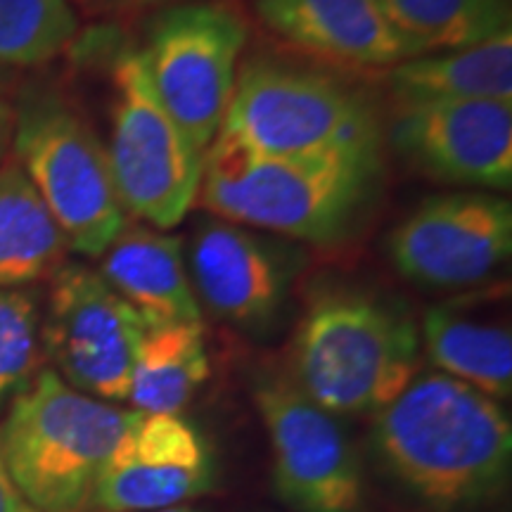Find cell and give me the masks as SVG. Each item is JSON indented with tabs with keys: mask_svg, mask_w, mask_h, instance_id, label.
Segmentation results:
<instances>
[{
	"mask_svg": "<svg viewBox=\"0 0 512 512\" xmlns=\"http://www.w3.org/2000/svg\"><path fill=\"white\" fill-rule=\"evenodd\" d=\"M373 453L413 501L437 512L470 510L508 489L512 422L501 401L439 370H420L373 415Z\"/></svg>",
	"mask_w": 512,
	"mask_h": 512,
	"instance_id": "6da1fadb",
	"label": "cell"
},
{
	"mask_svg": "<svg viewBox=\"0 0 512 512\" xmlns=\"http://www.w3.org/2000/svg\"><path fill=\"white\" fill-rule=\"evenodd\" d=\"M382 150L261 155L216 136L197 200L211 216L285 240L337 245L366 219L380 192Z\"/></svg>",
	"mask_w": 512,
	"mask_h": 512,
	"instance_id": "7a4b0ae2",
	"label": "cell"
},
{
	"mask_svg": "<svg viewBox=\"0 0 512 512\" xmlns=\"http://www.w3.org/2000/svg\"><path fill=\"white\" fill-rule=\"evenodd\" d=\"M420 368L418 320L406 306L370 287L330 283L304 306L287 373L337 418H373Z\"/></svg>",
	"mask_w": 512,
	"mask_h": 512,
	"instance_id": "3957f363",
	"label": "cell"
},
{
	"mask_svg": "<svg viewBox=\"0 0 512 512\" xmlns=\"http://www.w3.org/2000/svg\"><path fill=\"white\" fill-rule=\"evenodd\" d=\"M133 411L76 392L41 368L0 422V458L38 512H88Z\"/></svg>",
	"mask_w": 512,
	"mask_h": 512,
	"instance_id": "277c9868",
	"label": "cell"
},
{
	"mask_svg": "<svg viewBox=\"0 0 512 512\" xmlns=\"http://www.w3.org/2000/svg\"><path fill=\"white\" fill-rule=\"evenodd\" d=\"M12 107V159L46 202L69 252L98 259L128 221L100 133L50 81L24 83Z\"/></svg>",
	"mask_w": 512,
	"mask_h": 512,
	"instance_id": "5b68a950",
	"label": "cell"
},
{
	"mask_svg": "<svg viewBox=\"0 0 512 512\" xmlns=\"http://www.w3.org/2000/svg\"><path fill=\"white\" fill-rule=\"evenodd\" d=\"M216 136L283 157L384 145L380 114L361 88L275 57L245 62Z\"/></svg>",
	"mask_w": 512,
	"mask_h": 512,
	"instance_id": "8992f818",
	"label": "cell"
},
{
	"mask_svg": "<svg viewBox=\"0 0 512 512\" xmlns=\"http://www.w3.org/2000/svg\"><path fill=\"white\" fill-rule=\"evenodd\" d=\"M110 159L114 188L128 219L169 230L197 202L204 152L164 110L138 48H119L110 64Z\"/></svg>",
	"mask_w": 512,
	"mask_h": 512,
	"instance_id": "52a82bcc",
	"label": "cell"
},
{
	"mask_svg": "<svg viewBox=\"0 0 512 512\" xmlns=\"http://www.w3.org/2000/svg\"><path fill=\"white\" fill-rule=\"evenodd\" d=\"M247 38L233 0H183L162 8L138 48L159 102L200 152L226 117Z\"/></svg>",
	"mask_w": 512,
	"mask_h": 512,
	"instance_id": "ba28073f",
	"label": "cell"
},
{
	"mask_svg": "<svg viewBox=\"0 0 512 512\" xmlns=\"http://www.w3.org/2000/svg\"><path fill=\"white\" fill-rule=\"evenodd\" d=\"M252 401L271 446L275 496L294 512H363L366 470L342 418L309 399L287 370H259Z\"/></svg>",
	"mask_w": 512,
	"mask_h": 512,
	"instance_id": "9c48e42d",
	"label": "cell"
},
{
	"mask_svg": "<svg viewBox=\"0 0 512 512\" xmlns=\"http://www.w3.org/2000/svg\"><path fill=\"white\" fill-rule=\"evenodd\" d=\"M145 320L98 268L64 261L48 278L41 311L43 356L76 392L107 403L128 401Z\"/></svg>",
	"mask_w": 512,
	"mask_h": 512,
	"instance_id": "30bf717a",
	"label": "cell"
},
{
	"mask_svg": "<svg viewBox=\"0 0 512 512\" xmlns=\"http://www.w3.org/2000/svg\"><path fill=\"white\" fill-rule=\"evenodd\" d=\"M392 266L422 290H477L508 264L512 204L486 190L427 197L389 233Z\"/></svg>",
	"mask_w": 512,
	"mask_h": 512,
	"instance_id": "8fae6325",
	"label": "cell"
},
{
	"mask_svg": "<svg viewBox=\"0 0 512 512\" xmlns=\"http://www.w3.org/2000/svg\"><path fill=\"white\" fill-rule=\"evenodd\" d=\"M185 264L204 309L235 330L264 335L283 318L302 254L275 235L209 216L192 230Z\"/></svg>",
	"mask_w": 512,
	"mask_h": 512,
	"instance_id": "7c38bea8",
	"label": "cell"
},
{
	"mask_svg": "<svg viewBox=\"0 0 512 512\" xmlns=\"http://www.w3.org/2000/svg\"><path fill=\"white\" fill-rule=\"evenodd\" d=\"M389 140L403 162L441 183L498 195L512 185V102L399 105Z\"/></svg>",
	"mask_w": 512,
	"mask_h": 512,
	"instance_id": "4fadbf2b",
	"label": "cell"
},
{
	"mask_svg": "<svg viewBox=\"0 0 512 512\" xmlns=\"http://www.w3.org/2000/svg\"><path fill=\"white\" fill-rule=\"evenodd\" d=\"M216 475L209 441L183 415L133 411L95 484L91 510L152 512L190 505L214 489Z\"/></svg>",
	"mask_w": 512,
	"mask_h": 512,
	"instance_id": "5bb4252c",
	"label": "cell"
},
{
	"mask_svg": "<svg viewBox=\"0 0 512 512\" xmlns=\"http://www.w3.org/2000/svg\"><path fill=\"white\" fill-rule=\"evenodd\" d=\"M254 10L275 36L337 67L387 72L415 57L380 0H256Z\"/></svg>",
	"mask_w": 512,
	"mask_h": 512,
	"instance_id": "9a60e30c",
	"label": "cell"
},
{
	"mask_svg": "<svg viewBox=\"0 0 512 512\" xmlns=\"http://www.w3.org/2000/svg\"><path fill=\"white\" fill-rule=\"evenodd\" d=\"M503 287L434 304L418 323L422 354L439 373L470 384L496 401L512 394V335Z\"/></svg>",
	"mask_w": 512,
	"mask_h": 512,
	"instance_id": "2e32d148",
	"label": "cell"
},
{
	"mask_svg": "<svg viewBox=\"0 0 512 512\" xmlns=\"http://www.w3.org/2000/svg\"><path fill=\"white\" fill-rule=\"evenodd\" d=\"M98 259L102 278L140 313L147 328L202 323L181 238L126 221Z\"/></svg>",
	"mask_w": 512,
	"mask_h": 512,
	"instance_id": "e0dca14e",
	"label": "cell"
},
{
	"mask_svg": "<svg viewBox=\"0 0 512 512\" xmlns=\"http://www.w3.org/2000/svg\"><path fill=\"white\" fill-rule=\"evenodd\" d=\"M399 105L437 100L512 102V31L458 50L408 57L384 72Z\"/></svg>",
	"mask_w": 512,
	"mask_h": 512,
	"instance_id": "ac0fdd59",
	"label": "cell"
},
{
	"mask_svg": "<svg viewBox=\"0 0 512 512\" xmlns=\"http://www.w3.org/2000/svg\"><path fill=\"white\" fill-rule=\"evenodd\" d=\"M64 233L15 159L0 164V287L22 290L48 280L64 261Z\"/></svg>",
	"mask_w": 512,
	"mask_h": 512,
	"instance_id": "d6986e66",
	"label": "cell"
},
{
	"mask_svg": "<svg viewBox=\"0 0 512 512\" xmlns=\"http://www.w3.org/2000/svg\"><path fill=\"white\" fill-rule=\"evenodd\" d=\"M209 380L202 323L147 328L131 373L128 403L138 413L181 415Z\"/></svg>",
	"mask_w": 512,
	"mask_h": 512,
	"instance_id": "ffe728a7",
	"label": "cell"
},
{
	"mask_svg": "<svg viewBox=\"0 0 512 512\" xmlns=\"http://www.w3.org/2000/svg\"><path fill=\"white\" fill-rule=\"evenodd\" d=\"M413 55L444 53L489 41L510 29V0H380Z\"/></svg>",
	"mask_w": 512,
	"mask_h": 512,
	"instance_id": "44dd1931",
	"label": "cell"
},
{
	"mask_svg": "<svg viewBox=\"0 0 512 512\" xmlns=\"http://www.w3.org/2000/svg\"><path fill=\"white\" fill-rule=\"evenodd\" d=\"M81 34L72 0H0V64L31 69L67 53Z\"/></svg>",
	"mask_w": 512,
	"mask_h": 512,
	"instance_id": "7402d4cb",
	"label": "cell"
},
{
	"mask_svg": "<svg viewBox=\"0 0 512 512\" xmlns=\"http://www.w3.org/2000/svg\"><path fill=\"white\" fill-rule=\"evenodd\" d=\"M41 306L36 292L0 287V411L41 370Z\"/></svg>",
	"mask_w": 512,
	"mask_h": 512,
	"instance_id": "603a6c76",
	"label": "cell"
},
{
	"mask_svg": "<svg viewBox=\"0 0 512 512\" xmlns=\"http://www.w3.org/2000/svg\"><path fill=\"white\" fill-rule=\"evenodd\" d=\"M72 3L76 5V10L88 17L121 19L145 10L169 8V5L183 3V0H72Z\"/></svg>",
	"mask_w": 512,
	"mask_h": 512,
	"instance_id": "cb8c5ba5",
	"label": "cell"
},
{
	"mask_svg": "<svg viewBox=\"0 0 512 512\" xmlns=\"http://www.w3.org/2000/svg\"><path fill=\"white\" fill-rule=\"evenodd\" d=\"M0 512H38L12 482L3 458H0Z\"/></svg>",
	"mask_w": 512,
	"mask_h": 512,
	"instance_id": "d4e9b609",
	"label": "cell"
},
{
	"mask_svg": "<svg viewBox=\"0 0 512 512\" xmlns=\"http://www.w3.org/2000/svg\"><path fill=\"white\" fill-rule=\"evenodd\" d=\"M12 128H15V107H12V102L0 98V164L8 159L12 147Z\"/></svg>",
	"mask_w": 512,
	"mask_h": 512,
	"instance_id": "484cf974",
	"label": "cell"
},
{
	"mask_svg": "<svg viewBox=\"0 0 512 512\" xmlns=\"http://www.w3.org/2000/svg\"><path fill=\"white\" fill-rule=\"evenodd\" d=\"M10 83H12V74H10V69H8V67H3V64H0V98H3V93L8 91Z\"/></svg>",
	"mask_w": 512,
	"mask_h": 512,
	"instance_id": "4316f807",
	"label": "cell"
},
{
	"mask_svg": "<svg viewBox=\"0 0 512 512\" xmlns=\"http://www.w3.org/2000/svg\"><path fill=\"white\" fill-rule=\"evenodd\" d=\"M88 512H114V510H88ZM152 512H197L192 505H178V508H169V510H152Z\"/></svg>",
	"mask_w": 512,
	"mask_h": 512,
	"instance_id": "83f0119b",
	"label": "cell"
}]
</instances>
